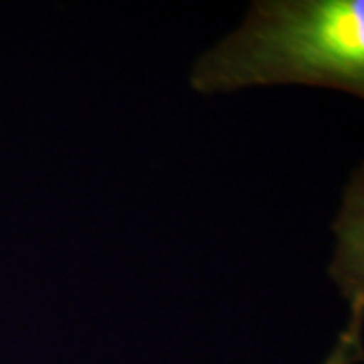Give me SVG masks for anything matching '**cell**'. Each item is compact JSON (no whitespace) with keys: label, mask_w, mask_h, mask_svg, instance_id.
Returning a JSON list of instances; mask_svg holds the SVG:
<instances>
[{"label":"cell","mask_w":364,"mask_h":364,"mask_svg":"<svg viewBox=\"0 0 364 364\" xmlns=\"http://www.w3.org/2000/svg\"><path fill=\"white\" fill-rule=\"evenodd\" d=\"M301 83L364 93L363 0L255 2L231 37L200 57L193 87L219 93Z\"/></svg>","instance_id":"cell-1"},{"label":"cell","mask_w":364,"mask_h":364,"mask_svg":"<svg viewBox=\"0 0 364 364\" xmlns=\"http://www.w3.org/2000/svg\"><path fill=\"white\" fill-rule=\"evenodd\" d=\"M360 326H363V299L356 301V312L352 316L348 330L340 336L338 344L334 346V350L330 352V356L322 364H354L360 358L363 344H360Z\"/></svg>","instance_id":"cell-2"}]
</instances>
